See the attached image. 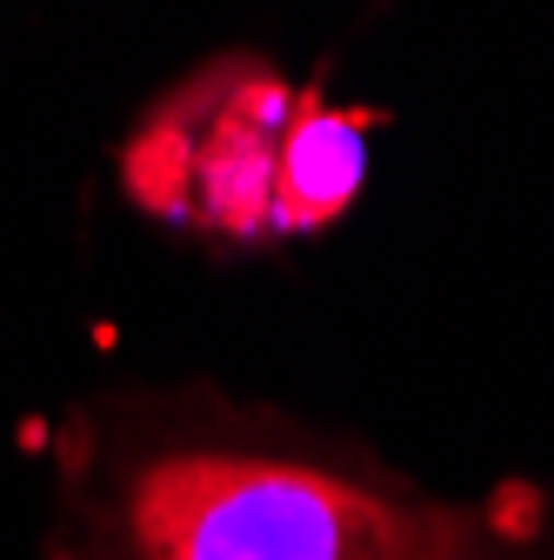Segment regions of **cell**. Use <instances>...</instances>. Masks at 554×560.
I'll return each mask as SVG.
<instances>
[{
	"label": "cell",
	"mask_w": 554,
	"mask_h": 560,
	"mask_svg": "<svg viewBox=\"0 0 554 560\" xmlns=\"http://www.w3.org/2000/svg\"><path fill=\"white\" fill-rule=\"evenodd\" d=\"M474 527L361 441L207 387L88 400L54 441L47 560H448Z\"/></svg>",
	"instance_id": "obj_1"
},
{
	"label": "cell",
	"mask_w": 554,
	"mask_h": 560,
	"mask_svg": "<svg viewBox=\"0 0 554 560\" xmlns=\"http://www.w3.org/2000/svg\"><path fill=\"white\" fill-rule=\"evenodd\" d=\"M368 133L254 54L174 81L120 148L127 200L194 241L267 247L321 234L355 207Z\"/></svg>",
	"instance_id": "obj_2"
},
{
	"label": "cell",
	"mask_w": 554,
	"mask_h": 560,
	"mask_svg": "<svg viewBox=\"0 0 554 560\" xmlns=\"http://www.w3.org/2000/svg\"><path fill=\"white\" fill-rule=\"evenodd\" d=\"M448 560H541V553H521V547H501V540H495L488 527H474V534H468V540H461V547H454Z\"/></svg>",
	"instance_id": "obj_3"
}]
</instances>
